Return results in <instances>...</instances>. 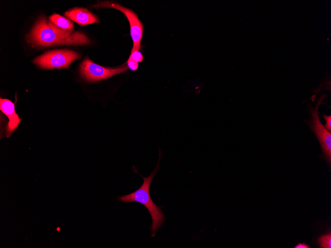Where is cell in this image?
Listing matches in <instances>:
<instances>
[{"mask_svg": "<svg viewBox=\"0 0 331 248\" xmlns=\"http://www.w3.org/2000/svg\"><path fill=\"white\" fill-rule=\"evenodd\" d=\"M26 38L28 43L38 47L84 45L91 43L88 37L80 32L74 31L68 37L60 36L50 26L44 16L37 20Z\"/></svg>", "mask_w": 331, "mask_h": 248, "instance_id": "1", "label": "cell"}, {"mask_svg": "<svg viewBox=\"0 0 331 248\" xmlns=\"http://www.w3.org/2000/svg\"><path fill=\"white\" fill-rule=\"evenodd\" d=\"M159 152V158L158 164L151 174L147 177H144L140 175L143 179V183L141 186L136 191L129 194L119 196L117 198L118 201L129 203L137 202L144 205L149 212L152 223L150 226L151 236L154 237L158 231L166 217L164 215L161 207L156 205L151 198L150 194V187L151 182L159 169V163L161 157Z\"/></svg>", "mask_w": 331, "mask_h": 248, "instance_id": "2", "label": "cell"}, {"mask_svg": "<svg viewBox=\"0 0 331 248\" xmlns=\"http://www.w3.org/2000/svg\"><path fill=\"white\" fill-rule=\"evenodd\" d=\"M80 58V54L73 50H57L47 51L36 57L33 61L43 69L68 68L71 62Z\"/></svg>", "mask_w": 331, "mask_h": 248, "instance_id": "3", "label": "cell"}, {"mask_svg": "<svg viewBox=\"0 0 331 248\" xmlns=\"http://www.w3.org/2000/svg\"><path fill=\"white\" fill-rule=\"evenodd\" d=\"M326 95L321 96L315 107L309 105L311 118L307 120V123L315 134L321 145L323 155L327 162L330 164L331 161V133L327 130L321 122L318 107L326 98Z\"/></svg>", "mask_w": 331, "mask_h": 248, "instance_id": "4", "label": "cell"}, {"mask_svg": "<svg viewBox=\"0 0 331 248\" xmlns=\"http://www.w3.org/2000/svg\"><path fill=\"white\" fill-rule=\"evenodd\" d=\"M128 69L127 65L115 68L103 67L94 63L87 57L80 65V72L84 80L95 82L124 72Z\"/></svg>", "mask_w": 331, "mask_h": 248, "instance_id": "5", "label": "cell"}, {"mask_svg": "<svg viewBox=\"0 0 331 248\" xmlns=\"http://www.w3.org/2000/svg\"><path fill=\"white\" fill-rule=\"evenodd\" d=\"M93 7L113 8L123 13L130 24V34L133 43L132 50H139L143 36V25L132 10L116 3L110 1L101 2L94 5Z\"/></svg>", "mask_w": 331, "mask_h": 248, "instance_id": "6", "label": "cell"}, {"mask_svg": "<svg viewBox=\"0 0 331 248\" xmlns=\"http://www.w3.org/2000/svg\"><path fill=\"white\" fill-rule=\"evenodd\" d=\"M0 109L9 120L6 128V135L7 137H9L17 128L21 119L19 118L18 114L15 112V104L9 99H0Z\"/></svg>", "mask_w": 331, "mask_h": 248, "instance_id": "7", "label": "cell"}, {"mask_svg": "<svg viewBox=\"0 0 331 248\" xmlns=\"http://www.w3.org/2000/svg\"><path fill=\"white\" fill-rule=\"evenodd\" d=\"M50 26L58 35L68 37L74 32L73 23L66 17L54 13L49 17Z\"/></svg>", "mask_w": 331, "mask_h": 248, "instance_id": "8", "label": "cell"}, {"mask_svg": "<svg viewBox=\"0 0 331 248\" xmlns=\"http://www.w3.org/2000/svg\"><path fill=\"white\" fill-rule=\"evenodd\" d=\"M64 15L80 26L99 23L98 17L88 9L82 7H74L64 13Z\"/></svg>", "mask_w": 331, "mask_h": 248, "instance_id": "9", "label": "cell"}, {"mask_svg": "<svg viewBox=\"0 0 331 248\" xmlns=\"http://www.w3.org/2000/svg\"><path fill=\"white\" fill-rule=\"evenodd\" d=\"M320 246L322 248H331V233L323 235L318 240Z\"/></svg>", "mask_w": 331, "mask_h": 248, "instance_id": "10", "label": "cell"}, {"mask_svg": "<svg viewBox=\"0 0 331 248\" xmlns=\"http://www.w3.org/2000/svg\"><path fill=\"white\" fill-rule=\"evenodd\" d=\"M143 57L142 54L139 50H131V54L129 59L133 60L137 62H141L143 60Z\"/></svg>", "mask_w": 331, "mask_h": 248, "instance_id": "11", "label": "cell"}, {"mask_svg": "<svg viewBox=\"0 0 331 248\" xmlns=\"http://www.w3.org/2000/svg\"><path fill=\"white\" fill-rule=\"evenodd\" d=\"M127 63V65L128 68L131 70L133 71L136 70L138 67V62L128 58Z\"/></svg>", "mask_w": 331, "mask_h": 248, "instance_id": "12", "label": "cell"}, {"mask_svg": "<svg viewBox=\"0 0 331 248\" xmlns=\"http://www.w3.org/2000/svg\"><path fill=\"white\" fill-rule=\"evenodd\" d=\"M323 117L326 121V124L324 126L325 128L329 131L331 132V116L325 114L323 115Z\"/></svg>", "mask_w": 331, "mask_h": 248, "instance_id": "13", "label": "cell"}, {"mask_svg": "<svg viewBox=\"0 0 331 248\" xmlns=\"http://www.w3.org/2000/svg\"><path fill=\"white\" fill-rule=\"evenodd\" d=\"M295 248H309L310 247L305 243H299L296 245Z\"/></svg>", "mask_w": 331, "mask_h": 248, "instance_id": "14", "label": "cell"}]
</instances>
